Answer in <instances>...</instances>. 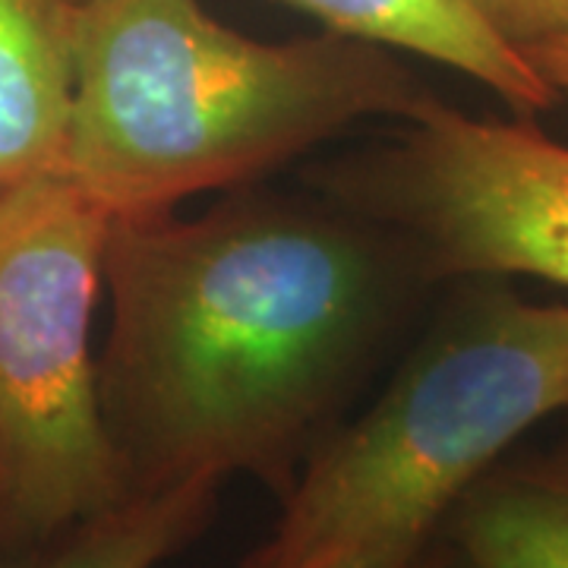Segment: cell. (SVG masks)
Instances as JSON below:
<instances>
[{
    "instance_id": "cell-1",
    "label": "cell",
    "mask_w": 568,
    "mask_h": 568,
    "mask_svg": "<svg viewBox=\"0 0 568 568\" xmlns=\"http://www.w3.org/2000/svg\"><path fill=\"white\" fill-rule=\"evenodd\" d=\"M420 275L342 203L234 196L114 219L102 405L130 487L253 477L282 496Z\"/></svg>"
},
{
    "instance_id": "cell-2",
    "label": "cell",
    "mask_w": 568,
    "mask_h": 568,
    "mask_svg": "<svg viewBox=\"0 0 568 568\" xmlns=\"http://www.w3.org/2000/svg\"><path fill=\"white\" fill-rule=\"evenodd\" d=\"M426 99L366 41H256L203 0H73L67 174L114 219L174 212Z\"/></svg>"
},
{
    "instance_id": "cell-3",
    "label": "cell",
    "mask_w": 568,
    "mask_h": 568,
    "mask_svg": "<svg viewBox=\"0 0 568 568\" xmlns=\"http://www.w3.org/2000/svg\"><path fill=\"white\" fill-rule=\"evenodd\" d=\"M566 410L568 306L480 294L316 443L237 568H429L467 493Z\"/></svg>"
},
{
    "instance_id": "cell-4",
    "label": "cell",
    "mask_w": 568,
    "mask_h": 568,
    "mask_svg": "<svg viewBox=\"0 0 568 568\" xmlns=\"http://www.w3.org/2000/svg\"><path fill=\"white\" fill-rule=\"evenodd\" d=\"M111 227L70 174L0 190V556L133 493L92 357Z\"/></svg>"
},
{
    "instance_id": "cell-5",
    "label": "cell",
    "mask_w": 568,
    "mask_h": 568,
    "mask_svg": "<svg viewBox=\"0 0 568 568\" xmlns=\"http://www.w3.org/2000/svg\"><path fill=\"white\" fill-rule=\"evenodd\" d=\"M335 203L395 234L420 275H530L568 287V145L433 95L338 164Z\"/></svg>"
},
{
    "instance_id": "cell-6",
    "label": "cell",
    "mask_w": 568,
    "mask_h": 568,
    "mask_svg": "<svg viewBox=\"0 0 568 568\" xmlns=\"http://www.w3.org/2000/svg\"><path fill=\"white\" fill-rule=\"evenodd\" d=\"M323 22L332 36L386 51L420 54L480 82L518 114L556 104L525 51L506 41L470 0H282Z\"/></svg>"
},
{
    "instance_id": "cell-7",
    "label": "cell",
    "mask_w": 568,
    "mask_h": 568,
    "mask_svg": "<svg viewBox=\"0 0 568 568\" xmlns=\"http://www.w3.org/2000/svg\"><path fill=\"white\" fill-rule=\"evenodd\" d=\"M73 0H0V190L67 174Z\"/></svg>"
},
{
    "instance_id": "cell-8",
    "label": "cell",
    "mask_w": 568,
    "mask_h": 568,
    "mask_svg": "<svg viewBox=\"0 0 568 568\" xmlns=\"http://www.w3.org/2000/svg\"><path fill=\"white\" fill-rule=\"evenodd\" d=\"M222 487L190 480L133 489L39 547L0 556V568H162L212 525Z\"/></svg>"
},
{
    "instance_id": "cell-9",
    "label": "cell",
    "mask_w": 568,
    "mask_h": 568,
    "mask_svg": "<svg viewBox=\"0 0 568 568\" xmlns=\"http://www.w3.org/2000/svg\"><path fill=\"white\" fill-rule=\"evenodd\" d=\"M446 544L470 568H568V465H496L455 508Z\"/></svg>"
},
{
    "instance_id": "cell-10",
    "label": "cell",
    "mask_w": 568,
    "mask_h": 568,
    "mask_svg": "<svg viewBox=\"0 0 568 568\" xmlns=\"http://www.w3.org/2000/svg\"><path fill=\"white\" fill-rule=\"evenodd\" d=\"M518 51L544 44L568 29V0H470Z\"/></svg>"
},
{
    "instance_id": "cell-11",
    "label": "cell",
    "mask_w": 568,
    "mask_h": 568,
    "mask_svg": "<svg viewBox=\"0 0 568 568\" xmlns=\"http://www.w3.org/2000/svg\"><path fill=\"white\" fill-rule=\"evenodd\" d=\"M528 58L556 92H568V29L530 48Z\"/></svg>"
},
{
    "instance_id": "cell-12",
    "label": "cell",
    "mask_w": 568,
    "mask_h": 568,
    "mask_svg": "<svg viewBox=\"0 0 568 568\" xmlns=\"http://www.w3.org/2000/svg\"><path fill=\"white\" fill-rule=\"evenodd\" d=\"M429 568H470V566H467V562H462V559L455 556V549L446 544V547H443V552H439V556L433 559V566H429Z\"/></svg>"
},
{
    "instance_id": "cell-13",
    "label": "cell",
    "mask_w": 568,
    "mask_h": 568,
    "mask_svg": "<svg viewBox=\"0 0 568 568\" xmlns=\"http://www.w3.org/2000/svg\"><path fill=\"white\" fill-rule=\"evenodd\" d=\"M566 414H568V410H566Z\"/></svg>"
}]
</instances>
